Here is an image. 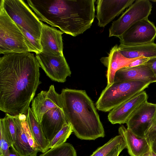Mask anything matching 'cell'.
<instances>
[{"label":"cell","mask_w":156,"mask_h":156,"mask_svg":"<svg viewBox=\"0 0 156 156\" xmlns=\"http://www.w3.org/2000/svg\"><path fill=\"white\" fill-rule=\"evenodd\" d=\"M3 118L13 144L15 139L16 134V129L13 117L8 114H6L5 116Z\"/></svg>","instance_id":"4316f807"},{"label":"cell","mask_w":156,"mask_h":156,"mask_svg":"<svg viewBox=\"0 0 156 156\" xmlns=\"http://www.w3.org/2000/svg\"><path fill=\"white\" fill-rule=\"evenodd\" d=\"M151 150L156 154V130L151 131L145 136Z\"/></svg>","instance_id":"83f0119b"},{"label":"cell","mask_w":156,"mask_h":156,"mask_svg":"<svg viewBox=\"0 0 156 156\" xmlns=\"http://www.w3.org/2000/svg\"><path fill=\"white\" fill-rule=\"evenodd\" d=\"M123 140L121 135L116 136L104 145L98 148L90 156H106Z\"/></svg>","instance_id":"cb8c5ba5"},{"label":"cell","mask_w":156,"mask_h":156,"mask_svg":"<svg viewBox=\"0 0 156 156\" xmlns=\"http://www.w3.org/2000/svg\"><path fill=\"white\" fill-rule=\"evenodd\" d=\"M63 32L42 23L40 42L41 53L49 55H63L62 35Z\"/></svg>","instance_id":"5bb4252c"},{"label":"cell","mask_w":156,"mask_h":156,"mask_svg":"<svg viewBox=\"0 0 156 156\" xmlns=\"http://www.w3.org/2000/svg\"><path fill=\"white\" fill-rule=\"evenodd\" d=\"M139 58H127L120 53L117 44L113 47L108 56L102 57L100 59L101 62L107 68V85H110L114 83L115 74L118 70L127 67L131 62Z\"/></svg>","instance_id":"e0dca14e"},{"label":"cell","mask_w":156,"mask_h":156,"mask_svg":"<svg viewBox=\"0 0 156 156\" xmlns=\"http://www.w3.org/2000/svg\"><path fill=\"white\" fill-rule=\"evenodd\" d=\"M6 12L17 26L40 40L42 23L23 0H2Z\"/></svg>","instance_id":"8992f818"},{"label":"cell","mask_w":156,"mask_h":156,"mask_svg":"<svg viewBox=\"0 0 156 156\" xmlns=\"http://www.w3.org/2000/svg\"><path fill=\"white\" fill-rule=\"evenodd\" d=\"M151 1L152 2H156V0H152Z\"/></svg>","instance_id":"e575fe53"},{"label":"cell","mask_w":156,"mask_h":156,"mask_svg":"<svg viewBox=\"0 0 156 156\" xmlns=\"http://www.w3.org/2000/svg\"><path fill=\"white\" fill-rule=\"evenodd\" d=\"M30 52L23 33L10 18L4 8L0 7V54Z\"/></svg>","instance_id":"5b68a950"},{"label":"cell","mask_w":156,"mask_h":156,"mask_svg":"<svg viewBox=\"0 0 156 156\" xmlns=\"http://www.w3.org/2000/svg\"><path fill=\"white\" fill-rule=\"evenodd\" d=\"M18 26L23 34L25 42L29 52H34L36 54L41 52L42 49L40 40L36 38L21 27Z\"/></svg>","instance_id":"d4e9b609"},{"label":"cell","mask_w":156,"mask_h":156,"mask_svg":"<svg viewBox=\"0 0 156 156\" xmlns=\"http://www.w3.org/2000/svg\"><path fill=\"white\" fill-rule=\"evenodd\" d=\"M135 0H98L97 1V14L98 25L105 27L129 7Z\"/></svg>","instance_id":"7c38bea8"},{"label":"cell","mask_w":156,"mask_h":156,"mask_svg":"<svg viewBox=\"0 0 156 156\" xmlns=\"http://www.w3.org/2000/svg\"><path fill=\"white\" fill-rule=\"evenodd\" d=\"M35 57L40 67L52 81L64 83L71 76V72L64 55L51 56L41 52Z\"/></svg>","instance_id":"9c48e42d"},{"label":"cell","mask_w":156,"mask_h":156,"mask_svg":"<svg viewBox=\"0 0 156 156\" xmlns=\"http://www.w3.org/2000/svg\"><path fill=\"white\" fill-rule=\"evenodd\" d=\"M144 156H156V154L151 150L149 152L146 154Z\"/></svg>","instance_id":"836d02e7"},{"label":"cell","mask_w":156,"mask_h":156,"mask_svg":"<svg viewBox=\"0 0 156 156\" xmlns=\"http://www.w3.org/2000/svg\"><path fill=\"white\" fill-rule=\"evenodd\" d=\"M118 49L123 56L130 59L140 57L150 58L156 57V44L154 42L133 45L120 44L118 46Z\"/></svg>","instance_id":"d6986e66"},{"label":"cell","mask_w":156,"mask_h":156,"mask_svg":"<svg viewBox=\"0 0 156 156\" xmlns=\"http://www.w3.org/2000/svg\"><path fill=\"white\" fill-rule=\"evenodd\" d=\"M149 58L140 57L131 62L127 66L129 67L138 66L145 64Z\"/></svg>","instance_id":"f546056e"},{"label":"cell","mask_w":156,"mask_h":156,"mask_svg":"<svg viewBox=\"0 0 156 156\" xmlns=\"http://www.w3.org/2000/svg\"><path fill=\"white\" fill-rule=\"evenodd\" d=\"M118 132L119 135L124 140L128 152L130 156H144L151 151L145 137H138L123 126L119 128Z\"/></svg>","instance_id":"ac0fdd59"},{"label":"cell","mask_w":156,"mask_h":156,"mask_svg":"<svg viewBox=\"0 0 156 156\" xmlns=\"http://www.w3.org/2000/svg\"><path fill=\"white\" fill-rule=\"evenodd\" d=\"M127 81H139L150 84L156 82V77L150 67L145 64L125 67L116 72L114 83Z\"/></svg>","instance_id":"9a60e30c"},{"label":"cell","mask_w":156,"mask_h":156,"mask_svg":"<svg viewBox=\"0 0 156 156\" xmlns=\"http://www.w3.org/2000/svg\"><path fill=\"white\" fill-rule=\"evenodd\" d=\"M156 37V27L148 18L136 22L119 37L120 44L133 45L153 43Z\"/></svg>","instance_id":"ba28073f"},{"label":"cell","mask_w":156,"mask_h":156,"mask_svg":"<svg viewBox=\"0 0 156 156\" xmlns=\"http://www.w3.org/2000/svg\"><path fill=\"white\" fill-rule=\"evenodd\" d=\"M152 8L148 0H137L116 20L113 22L109 29V37H118L136 22L148 18Z\"/></svg>","instance_id":"52a82bcc"},{"label":"cell","mask_w":156,"mask_h":156,"mask_svg":"<svg viewBox=\"0 0 156 156\" xmlns=\"http://www.w3.org/2000/svg\"><path fill=\"white\" fill-rule=\"evenodd\" d=\"M156 110V104L147 101L141 105L127 121V129L139 137H145L152 116Z\"/></svg>","instance_id":"30bf717a"},{"label":"cell","mask_w":156,"mask_h":156,"mask_svg":"<svg viewBox=\"0 0 156 156\" xmlns=\"http://www.w3.org/2000/svg\"><path fill=\"white\" fill-rule=\"evenodd\" d=\"M95 0H27L38 19L76 37L90 28L95 17Z\"/></svg>","instance_id":"7a4b0ae2"},{"label":"cell","mask_w":156,"mask_h":156,"mask_svg":"<svg viewBox=\"0 0 156 156\" xmlns=\"http://www.w3.org/2000/svg\"><path fill=\"white\" fill-rule=\"evenodd\" d=\"M39 156H77V154L72 144L65 143L50 148Z\"/></svg>","instance_id":"7402d4cb"},{"label":"cell","mask_w":156,"mask_h":156,"mask_svg":"<svg viewBox=\"0 0 156 156\" xmlns=\"http://www.w3.org/2000/svg\"></svg>","instance_id":"d590c367"},{"label":"cell","mask_w":156,"mask_h":156,"mask_svg":"<svg viewBox=\"0 0 156 156\" xmlns=\"http://www.w3.org/2000/svg\"><path fill=\"white\" fill-rule=\"evenodd\" d=\"M27 120L39 151L44 153L47 151L49 149L50 142L45 137L40 123L30 107L27 115Z\"/></svg>","instance_id":"44dd1931"},{"label":"cell","mask_w":156,"mask_h":156,"mask_svg":"<svg viewBox=\"0 0 156 156\" xmlns=\"http://www.w3.org/2000/svg\"><path fill=\"white\" fill-rule=\"evenodd\" d=\"M0 147L6 144L12 145L13 142L3 118L0 119Z\"/></svg>","instance_id":"484cf974"},{"label":"cell","mask_w":156,"mask_h":156,"mask_svg":"<svg viewBox=\"0 0 156 156\" xmlns=\"http://www.w3.org/2000/svg\"><path fill=\"white\" fill-rule=\"evenodd\" d=\"M13 117L16 129L13 147L22 156H37L38 151L34 150L30 146L22 127L20 115Z\"/></svg>","instance_id":"ffe728a7"},{"label":"cell","mask_w":156,"mask_h":156,"mask_svg":"<svg viewBox=\"0 0 156 156\" xmlns=\"http://www.w3.org/2000/svg\"><path fill=\"white\" fill-rule=\"evenodd\" d=\"M155 130H156V110L151 121L146 135L150 132Z\"/></svg>","instance_id":"1f68e13d"},{"label":"cell","mask_w":156,"mask_h":156,"mask_svg":"<svg viewBox=\"0 0 156 156\" xmlns=\"http://www.w3.org/2000/svg\"><path fill=\"white\" fill-rule=\"evenodd\" d=\"M8 156H22L15 149L13 145L9 148Z\"/></svg>","instance_id":"d6a6232c"},{"label":"cell","mask_w":156,"mask_h":156,"mask_svg":"<svg viewBox=\"0 0 156 156\" xmlns=\"http://www.w3.org/2000/svg\"><path fill=\"white\" fill-rule=\"evenodd\" d=\"M62 108L61 94L58 93L54 86L51 85L48 90H42L33 100L31 109L37 121L40 123L43 115L54 108Z\"/></svg>","instance_id":"8fae6325"},{"label":"cell","mask_w":156,"mask_h":156,"mask_svg":"<svg viewBox=\"0 0 156 156\" xmlns=\"http://www.w3.org/2000/svg\"><path fill=\"white\" fill-rule=\"evenodd\" d=\"M61 94L66 120L78 138L94 140L105 136L99 115L85 90L66 88Z\"/></svg>","instance_id":"3957f363"},{"label":"cell","mask_w":156,"mask_h":156,"mask_svg":"<svg viewBox=\"0 0 156 156\" xmlns=\"http://www.w3.org/2000/svg\"><path fill=\"white\" fill-rule=\"evenodd\" d=\"M67 123L62 108L57 107L45 113L40 124L45 137L50 142Z\"/></svg>","instance_id":"2e32d148"},{"label":"cell","mask_w":156,"mask_h":156,"mask_svg":"<svg viewBox=\"0 0 156 156\" xmlns=\"http://www.w3.org/2000/svg\"><path fill=\"white\" fill-rule=\"evenodd\" d=\"M73 132V128L71 124L68 122L66 124L50 142L49 149L65 143Z\"/></svg>","instance_id":"603a6c76"},{"label":"cell","mask_w":156,"mask_h":156,"mask_svg":"<svg viewBox=\"0 0 156 156\" xmlns=\"http://www.w3.org/2000/svg\"><path fill=\"white\" fill-rule=\"evenodd\" d=\"M148 95L144 91L136 94L110 111L108 118L112 124L126 123L134 112L143 103L147 101Z\"/></svg>","instance_id":"4fadbf2b"},{"label":"cell","mask_w":156,"mask_h":156,"mask_svg":"<svg viewBox=\"0 0 156 156\" xmlns=\"http://www.w3.org/2000/svg\"><path fill=\"white\" fill-rule=\"evenodd\" d=\"M150 84L141 81H127L107 85L96 103V108L102 112H110L144 91Z\"/></svg>","instance_id":"277c9868"},{"label":"cell","mask_w":156,"mask_h":156,"mask_svg":"<svg viewBox=\"0 0 156 156\" xmlns=\"http://www.w3.org/2000/svg\"><path fill=\"white\" fill-rule=\"evenodd\" d=\"M145 64L150 67L156 77V57L150 58Z\"/></svg>","instance_id":"4dcf8cb0"},{"label":"cell","mask_w":156,"mask_h":156,"mask_svg":"<svg viewBox=\"0 0 156 156\" xmlns=\"http://www.w3.org/2000/svg\"><path fill=\"white\" fill-rule=\"evenodd\" d=\"M125 148H126V146L124 140L106 156H119L122 151Z\"/></svg>","instance_id":"f1b7e54d"},{"label":"cell","mask_w":156,"mask_h":156,"mask_svg":"<svg viewBox=\"0 0 156 156\" xmlns=\"http://www.w3.org/2000/svg\"><path fill=\"white\" fill-rule=\"evenodd\" d=\"M40 66L30 52L0 58V110L12 116L27 115L39 85Z\"/></svg>","instance_id":"6da1fadb"}]
</instances>
